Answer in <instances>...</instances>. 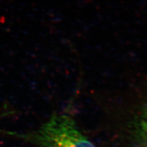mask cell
<instances>
[{
  "instance_id": "1",
  "label": "cell",
  "mask_w": 147,
  "mask_h": 147,
  "mask_svg": "<svg viewBox=\"0 0 147 147\" xmlns=\"http://www.w3.org/2000/svg\"><path fill=\"white\" fill-rule=\"evenodd\" d=\"M6 134L37 147H96L80 131L74 118L66 114L53 113L48 121L34 131H6Z\"/></svg>"
},
{
  "instance_id": "2",
  "label": "cell",
  "mask_w": 147,
  "mask_h": 147,
  "mask_svg": "<svg viewBox=\"0 0 147 147\" xmlns=\"http://www.w3.org/2000/svg\"><path fill=\"white\" fill-rule=\"evenodd\" d=\"M132 135L138 147H147V102L138 110L132 123Z\"/></svg>"
}]
</instances>
